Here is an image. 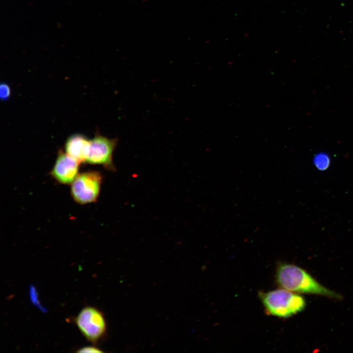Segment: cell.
I'll list each match as a JSON object with an SVG mask.
<instances>
[{
  "mask_svg": "<svg viewBox=\"0 0 353 353\" xmlns=\"http://www.w3.org/2000/svg\"><path fill=\"white\" fill-rule=\"evenodd\" d=\"M11 95V89L9 85L5 82L0 85V99L3 101H7Z\"/></svg>",
  "mask_w": 353,
  "mask_h": 353,
  "instance_id": "obj_9",
  "label": "cell"
},
{
  "mask_svg": "<svg viewBox=\"0 0 353 353\" xmlns=\"http://www.w3.org/2000/svg\"><path fill=\"white\" fill-rule=\"evenodd\" d=\"M102 182V176L97 171L78 174L71 185V195L80 204L95 202L99 196Z\"/></svg>",
  "mask_w": 353,
  "mask_h": 353,
  "instance_id": "obj_4",
  "label": "cell"
},
{
  "mask_svg": "<svg viewBox=\"0 0 353 353\" xmlns=\"http://www.w3.org/2000/svg\"><path fill=\"white\" fill-rule=\"evenodd\" d=\"M276 277L282 288L296 293L320 295L336 299L342 298L339 294L321 285L304 270L293 264H279Z\"/></svg>",
  "mask_w": 353,
  "mask_h": 353,
  "instance_id": "obj_1",
  "label": "cell"
},
{
  "mask_svg": "<svg viewBox=\"0 0 353 353\" xmlns=\"http://www.w3.org/2000/svg\"><path fill=\"white\" fill-rule=\"evenodd\" d=\"M259 296L267 313L279 318L290 317L301 312L306 305L302 296L283 288L260 292Z\"/></svg>",
  "mask_w": 353,
  "mask_h": 353,
  "instance_id": "obj_2",
  "label": "cell"
},
{
  "mask_svg": "<svg viewBox=\"0 0 353 353\" xmlns=\"http://www.w3.org/2000/svg\"><path fill=\"white\" fill-rule=\"evenodd\" d=\"M330 158L326 153L320 152L316 154L313 158V163L317 169L324 171L327 169L330 165Z\"/></svg>",
  "mask_w": 353,
  "mask_h": 353,
  "instance_id": "obj_8",
  "label": "cell"
},
{
  "mask_svg": "<svg viewBox=\"0 0 353 353\" xmlns=\"http://www.w3.org/2000/svg\"><path fill=\"white\" fill-rule=\"evenodd\" d=\"M77 353H101L103 352L100 349L95 346L84 347L77 350Z\"/></svg>",
  "mask_w": 353,
  "mask_h": 353,
  "instance_id": "obj_10",
  "label": "cell"
},
{
  "mask_svg": "<svg viewBox=\"0 0 353 353\" xmlns=\"http://www.w3.org/2000/svg\"><path fill=\"white\" fill-rule=\"evenodd\" d=\"M118 143L117 138H109L97 132L90 140L86 162L91 164L101 165L106 169L115 171L113 156Z\"/></svg>",
  "mask_w": 353,
  "mask_h": 353,
  "instance_id": "obj_5",
  "label": "cell"
},
{
  "mask_svg": "<svg viewBox=\"0 0 353 353\" xmlns=\"http://www.w3.org/2000/svg\"><path fill=\"white\" fill-rule=\"evenodd\" d=\"M78 329L89 342L95 344L106 331V324L102 313L92 306H85L75 319Z\"/></svg>",
  "mask_w": 353,
  "mask_h": 353,
  "instance_id": "obj_3",
  "label": "cell"
},
{
  "mask_svg": "<svg viewBox=\"0 0 353 353\" xmlns=\"http://www.w3.org/2000/svg\"><path fill=\"white\" fill-rule=\"evenodd\" d=\"M90 141V140L82 134H73L67 138L65 142V152L80 163L86 162Z\"/></svg>",
  "mask_w": 353,
  "mask_h": 353,
  "instance_id": "obj_7",
  "label": "cell"
},
{
  "mask_svg": "<svg viewBox=\"0 0 353 353\" xmlns=\"http://www.w3.org/2000/svg\"><path fill=\"white\" fill-rule=\"evenodd\" d=\"M79 163L77 160L66 152L60 151L51 175L61 183L72 184L78 175Z\"/></svg>",
  "mask_w": 353,
  "mask_h": 353,
  "instance_id": "obj_6",
  "label": "cell"
}]
</instances>
